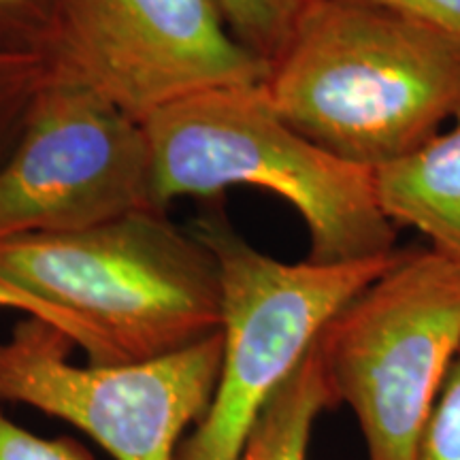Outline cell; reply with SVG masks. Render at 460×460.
I'll use <instances>...</instances> for the list:
<instances>
[{
  "mask_svg": "<svg viewBox=\"0 0 460 460\" xmlns=\"http://www.w3.org/2000/svg\"><path fill=\"white\" fill-rule=\"evenodd\" d=\"M264 92L292 128L379 169L433 139L460 102V48L358 0H307Z\"/></svg>",
  "mask_w": 460,
  "mask_h": 460,
  "instance_id": "obj_1",
  "label": "cell"
},
{
  "mask_svg": "<svg viewBox=\"0 0 460 460\" xmlns=\"http://www.w3.org/2000/svg\"><path fill=\"white\" fill-rule=\"evenodd\" d=\"M163 211L180 197L216 199L233 186L267 190L295 207L307 261L341 264L396 252L373 169L315 146L275 111L262 84L222 85L143 119Z\"/></svg>",
  "mask_w": 460,
  "mask_h": 460,
  "instance_id": "obj_2",
  "label": "cell"
},
{
  "mask_svg": "<svg viewBox=\"0 0 460 460\" xmlns=\"http://www.w3.org/2000/svg\"><path fill=\"white\" fill-rule=\"evenodd\" d=\"M0 278L82 324L94 365L160 358L220 332L214 256L166 211L0 241Z\"/></svg>",
  "mask_w": 460,
  "mask_h": 460,
  "instance_id": "obj_3",
  "label": "cell"
},
{
  "mask_svg": "<svg viewBox=\"0 0 460 460\" xmlns=\"http://www.w3.org/2000/svg\"><path fill=\"white\" fill-rule=\"evenodd\" d=\"M192 233L220 275L222 362L214 399L177 460H237L258 416L326 322L386 271L401 250L341 264L284 262L252 245L211 199Z\"/></svg>",
  "mask_w": 460,
  "mask_h": 460,
  "instance_id": "obj_4",
  "label": "cell"
},
{
  "mask_svg": "<svg viewBox=\"0 0 460 460\" xmlns=\"http://www.w3.org/2000/svg\"><path fill=\"white\" fill-rule=\"evenodd\" d=\"M314 345L332 402L358 424L367 460H418L460 356V264L430 247L401 250Z\"/></svg>",
  "mask_w": 460,
  "mask_h": 460,
  "instance_id": "obj_5",
  "label": "cell"
},
{
  "mask_svg": "<svg viewBox=\"0 0 460 460\" xmlns=\"http://www.w3.org/2000/svg\"><path fill=\"white\" fill-rule=\"evenodd\" d=\"M163 211L143 122L56 66L0 164V241Z\"/></svg>",
  "mask_w": 460,
  "mask_h": 460,
  "instance_id": "obj_6",
  "label": "cell"
},
{
  "mask_svg": "<svg viewBox=\"0 0 460 460\" xmlns=\"http://www.w3.org/2000/svg\"><path fill=\"white\" fill-rule=\"evenodd\" d=\"M77 348L48 322L22 315L0 341V402L73 424L113 460H177L214 399L222 335L160 358L73 365Z\"/></svg>",
  "mask_w": 460,
  "mask_h": 460,
  "instance_id": "obj_7",
  "label": "cell"
},
{
  "mask_svg": "<svg viewBox=\"0 0 460 460\" xmlns=\"http://www.w3.org/2000/svg\"><path fill=\"white\" fill-rule=\"evenodd\" d=\"M49 58L139 122L197 92L269 75L214 0H62Z\"/></svg>",
  "mask_w": 460,
  "mask_h": 460,
  "instance_id": "obj_8",
  "label": "cell"
},
{
  "mask_svg": "<svg viewBox=\"0 0 460 460\" xmlns=\"http://www.w3.org/2000/svg\"><path fill=\"white\" fill-rule=\"evenodd\" d=\"M450 122V128L373 175L379 205L396 228L418 230L430 250L460 264V102Z\"/></svg>",
  "mask_w": 460,
  "mask_h": 460,
  "instance_id": "obj_9",
  "label": "cell"
},
{
  "mask_svg": "<svg viewBox=\"0 0 460 460\" xmlns=\"http://www.w3.org/2000/svg\"><path fill=\"white\" fill-rule=\"evenodd\" d=\"M332 407L335 402L312 345L258 416L237 460H307L315 422Z\"/></svg>",
  "mask_w": 460,
  "mask_h": 460,
  "instance_id": "obj_10",
  "label": "cell"
},
{
  "mask_svg": "<svg viewBox=\"0 0 460 460\" xmlns=\"http://www.w3.org/2000/svg\"><path fill=\"white\" fill-rule=\"evenodd\" d=\"M234 39L269 66L281 56L307 0H214Z\"/></svg>",
  "mask_w": 460,
  "mask_h": 460,
  "instance_id": "obj_11",
  "label": "cell"
},
{
  "mask_svg": "<svg viewBox=\"0 0 460 460\" xmlns=\"http://www.w3.org/2000/svg\"><path fill=\"white\" fill-rule=\"evenodd\" d=\"M49 71V56L0 48V164L13 147Z\"/></svg>",
  "mask_w": 460,
  "mask_h": 460,
  "instance_id": "obj_12",
  "label": "cell"
},
{
  "mask_svg": "<svg viewBox=\"0 0 460 460\" xmlns=\"http://www.w3.org/2000/svg\"><path fill=\"white\" fill-rule=\"evenodd\" d=\"M62 0H0V48L49 56Z\"/></svg>",
  "mask_w": 460,
  "mask_h": 460,
  "instance_id": "obj_13",
  "label": "cell"
},
{
  "mask_svg": "<svg viewBox=\"0 0 460 460\" xmlns=\"http://www.w3.org/2000/svg\"><path fill=\"white\" fill-rule=\"evenodd\" d=\"M418 460H460V356L424 429Z\"/></svg>",
  "mask_w": 460,
  "mask_h": 460,
  "instance_id": "obj_14",
  "label": "cell"
},
{
  "mask_svg": "<svg viewBox=\"0 0 460 460\" xmlns=\"http://www.w3.org/2000/svg\"><path fill=\"white\" fill-rule=\"evenodd\" d=\"M0 460H94V456L68 437L31 433L11 420L0 402Z\"/></svg>",
  "mask_w": 460,
  "mask_h": 460,
  "instance_id": "obj_15",
  "label": "cell"
},
{
  "mask_svg": "<svg viewBox=\"0 0 460 460\" xmlns=\"http://www.w3.org/2000/svg\"><path fill=\"white\" fill-rule=\"evenodd\" d=\"M429 28L460 48V0H358Z\"/></svg>",
  "mask_w": 460,
  "mask_h": 460,
  "instance_id": "obj_16",
  "label": "cell"
},
{
  "mask_svg": "<svg viewBox=\"0 0 460 460\" xmlns=\"http://www.w3.org/2000/svg\"><path fill=\"white\" fill-rule=\"evenodd\" d=\"M0 309H9V312H17L22 315H31V318H39L48 324L56 326L58 331H62L65 335L71 339V341L82 348L85 356H88L90 365H94L96 358H99V348H96L94 339L90 337V332L84 329L82 324L66 318V315L54 312V309L48 307V305L34 301L32 296L24 295L22 290H17L11 284H7L3 278H0Z\"/></svg>",
  "mask_w": 460,
  "mask_h": 460,
  "instance_id": "obj_17",
  "label": "cell"
}]
</instances>
